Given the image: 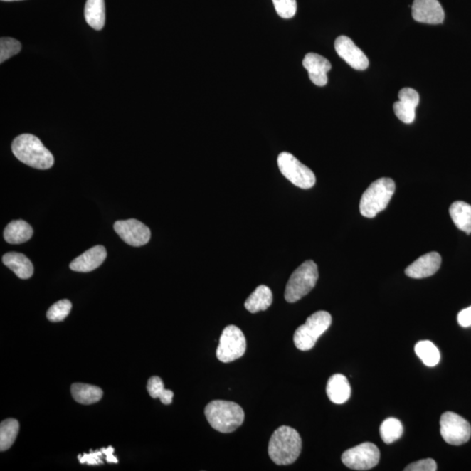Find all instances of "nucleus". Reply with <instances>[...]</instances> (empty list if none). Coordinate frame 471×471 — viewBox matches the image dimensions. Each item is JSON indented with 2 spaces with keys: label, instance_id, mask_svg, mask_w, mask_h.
Masks as SVG:
<instances>
[{
  "label": "nucleus",
  "instance_id": "f257e3e1",
  "mask_svg": "<svg viewBox=\"0 0 471 471\" xmlns=\"http://www.w3.org/2000/svg\"><path fill=\"white\" fill-rule=\"evenodd\" d=\"M301 449L302 441L298 431L291 427L281 426L270 439L268 454L277 465H289L298 459Z\"/></svg>",
  "mask_w": 471,
  "mask_h": 471
},
{
  "label": "nucleus",
  "instance_id": "f03ea898",
  "mask_svg": "<svg viewBox=\"0 0 471 471\" xmlns=\"http://www.w3.org/2000/svg\"><path fill=\"white\" fill-rule=\"evenodd\" d=\"M13 153L23 164L37 169H48L55 164V158L40 139L24 134L14 139Z\"/></svg>",
  "mask_w": 471,
  "mask_h": 471
},
{
  "label": "nucleus",
  "instance_id": "7ed1b4c3",
  "mask_svg": "<svg viewBox=\"0 0 471 471\" xmlns=\"http://www.w3.org/2000/svg\"><path fill=\"white\" fill-rule=\"evenodd\" d=\"M208 423L214 430L227 434L237 430L245 420V412L233 401L215 400L204 409Z\"/></svg>",
  "mask_w": 471,
  "mask_h": 471
},
{
  "label": "nucleus",
  "instance_id": "20e7f679",
  "mask_svg": "<svg viewBox=\"0 0 471 471\" xmlns=\"http://www.w3.org/2000/svg\"><path fill=\"white\" fill-rule=\"evenodd\" d=\"M396 191V184L390 179L374 181L362 195L360 211L363 217L373 218L387 208Z\"/></svg>",
  "mask_w": 471,
  "mask_h": 471
},
{
  "label": "nucleus",
  "instance_id": "39448f33",
  "mask_svg": "<svg viewBox=\"0 0 471 471\" xmlns=\"http://www.w3.org/2000/svg\"><path fill=\"white\" fill-rule=\"evenodd\" d=\"M319 280L318 266L312 260L304 262L292 274L285 287V299L295 303L308 295Z\"/></svg>",
  "mask_w": 471,
  "mask_h": 471
},
{
  "label": "nucleus",
  "instance_id": "423d86ee",
  "mask_svg": "<svg viewBox=\"0 0 471 471\" xmlns=\"http://www.w3.org/2000/svg\"><path fill=\"white\" fill-rule=\"evenodd\" d=\"M332 316L329 312L319 311L312 314L304 325L297 328L293 342L300 351L311 350L320 336L330 327Z\"/></svg>",
  "mask_w": 471,
  "mask_h": 471
},
{
  "label": "nucleus",
  "instance_id": "0eeeda50",
  "mask_svg": "<svg viewBox=\"0 0 471 471\" xmlns=\"http://www.w3.org/2000/svg\"><path fill=\"white\" fill-rule=\"evenodd\" d=\"M277 165L285 179L295 186L308 190L314 186L316 177L314 173L307 166L300 163L297 158L289 152H282L277 157Z\"/></svg>",
  "mask_w": 471,
  "mask_h": 471
},
{
  "label": "nucleus",
  "instance_id": "6e6552de",
  "mask_svg": "<svg viewBox=\"0 0 471 471\" xmlns=\"http://www.w3.org/2000/svg\"><path fill=\"white\" fill-rule=\"evenodd\" d=\"M246 339L240 328L231 325L223 329L220 336L217 358L223 363H229L238 360L245 354Z\"/></svg>",
  "mask_w": 471,
  "mask_h": 471
},
{
  "label": "nucleus",
  "instance_id": "1a4fd4ad",
  "mask_svg": "<svg viewBox=\"0 0 471 471\" xmlns=\"http://www.w3.org/2000/svg\"><path fill=\"white\" fill-rule=\"evenodd\" d=\"M380 450L372 443H363L342 454V462L347 468L355 470H369L380 461Z\"/></svg>",
  "mask_w": 471,
  "mask_h": 471
},
{
  "label": "nucleus",
  "instance_id": "9d476101",
  "mask_svg": "<svg viewBox=\"0 0 471 471\" xmlns=\"http://www.w3.org/2000/svg\"><path fill=\"white\" fill-rule=\"evenodd\" d=\"M444 441L451 445H462L469 441L471 426L469 422L454 412H445L440 420Z\"/></svg>",
  "mask_w": 471,
  "mask_h": 471
},
{
  "label": "nucleus",
  "instance_id": "9b49d317",
  "mask_svg": "<svg viewBox=\"0 0 471 471\" xmlns=\"http://www.w3.org/2000/svg\"><path fill=\"white\" fill-rule=\"evenodd\" d=\"M114 229L126 244L140 247L148 244L152 237L149 228L137 219L119 220Z\"/></svg>",
  "mask_w": 471,
  "mask_h": 471
},
{
  "label": "nucleus",
  "instance_id": "f8f14e48",
  "mask_svg": "<svg viewBox=\"0 0 471 471\" xmlns=\"http://www.w3.org/2000/svg\"><path fill=\"white\" fill-rule=\"evenodd\" d=\"M334 48L338 55L350 67L359 71L366 70L369 68L368 57L350 38L344 36L338 37L334 42Z\"/></svg>",
  "mask_w": 471,
  "mask_h": 471
},
{
  "label": "nucleus",
  "instance_id": "ddd939ff",
  "mask_svg": "<svg viewBox=\"0 0 471 471\" xmlns=\"http://www.w3.org/2000/svg\"><path fill=\"white\" fill-rule=\"evenodd\" d=\"M412 16L416 21L425 24H442L445 14L438 0H414Z\"/></svg>",
  "mask_w": 471,
  "mask_h": 471
},
{
  "label": "nucleus",
  "instance_id": "4468645a",
  "mask_svg": "<svg viewBox=\"0 0 471 471\" xmlns=\"http://www.w3.org/2000/svg\"><path fill=\"white\" fill-rule=\"evenodd\" d=\"M399 100L393 104V111L397 117L404 123H412L416 118V109L419 105L418 92L411 88H404L399 92Z\"/></svg>",
  "mask_w": 471,
  "mask_h": 471
},
{
  "label": "nucleus",
  "instance_id": "2eb2a0df",
  "mask_svg": "<svg viewBox=\"0 0 471 471\" xmlns=\"http://www.w3.org/2000/svg\"><path fill=\"white\" fill-rule=\"evenodd\" d=\"M303 67L308 71L309 78L316 86H326L328 82L327 73L332 65L325 57L314 53H309L303 60Z\"/></svg>",
  "mask_w": 471,
  "mask_h": 471
},
{
  "label": "nucleus",
  "instance_id": "dca6fc26",
  "mask_svg": "<svg viewBox=\"0 0 471 471\" xmlns=\"http://www.w3.org/2000/svg\"><path fill=\"white\" fill-rule=\"evenodd\" d=\"M441 263L442 258L438 253H427L408 266L405 273L412 279H424L434 275L438 271Z\"/></svg>",
  "mask_w": 471,
  "mask_h": 471
},
{
  "label": "nucleus",
  "instance_id": "f3484780",
  "mask_svg": "<svg viewBox=\"0 0 471 471\" xmlns=\"http://www.w3.org/2000/svg\"><path fill=\"white\" fill-rule=\"evenodd\" d=\"M106 258L105 247L96 245L73 260L70 264V269L78 272H90L102 265Z\"/></svg>",
  "mask_w": 471,
  "mask_h": 471
},
{
  "label": "nucleus",
  "instance_id": "a211bd4d",
  "mask_svg": "<svg viewBox=\"0 0 471 471\" xmlns=\"http://www.w3.org/2000/svg\"><path fill=\"white\" fill-rule=\"evenodd\" d=\"M327 395L335 404L346 403L351 396V387L346 377L341 374L332 376L327 381Z\"/></svg>",
  "mask_w": 471,
  "mask_h": 471
},
{
  "label": "nucleus",
  "instance_id": "6ab92c4d",
  "mask_svg": "<svg viewBox=\"0 0 471 471\" xmlns=\"http://www.w3.org/2000/svg\"><path fill=\"white\" fill-rule=\"evenodd\" d=\"M3 263L11 270L19 279L28 280L33 275V265L24 254L9 253L4 255Z\"/></svg>",
  "mask_w": 471,
  "mask_h": 471
},
{
  "label": "nucleus",
  "instance_id": "aec40b11",
  "mask_svg": "<svg viewBox=\"0 0 471 471\" xmlns=\"http://www.w3.org/2000/svg\"><path fill=\"white\" fill-rule=\"evenodd\" d=\"M33 230L28 222L15 220L9 223L4 231V238L11 245L22 244L32 238Z\"/></svg>",
  "mask_w": 471,
  "mask_h": 471
},
{
  "label": "nucleus",
  "instance_id": "412c9836",
  "mask_svg": "<svg viewBox=\"0 0 471 471\" xmlns=\"http://www.w3.org/2000/svg\"><path fill=\"white\" fill-rule=\"evenodd\" d=\"M273 296L271 289L265 285L256 288L249 298L246 300L245 307L247 311L256 314L260 311H265L271 307Z\"/></svg>",
  "mask_w": 471,
  "mask_h": 471
},
{
  "label": "nucleus",
  "instance_id": "4be33fe9",
  "mask_svg": "<svg viewBox=\"0 0 471 471\" xmlns=\"http://www.w3.org/2000/svg\"><path fill=\"white\" fill-rule=\"evenodd\" d=\"M85 18L92 28L102 30L106 21L105 1L87 0L85 6Z\"/></svg>",
  "mask_w": 471,
  "mask_h": 471
},
{
  "label": "nucleus",
  "instance_id": "5701e85b",
  "mask_svg": "<svg viewBox=\"0 0 471 471\" xmlns=\"http://www.w3.org/2000/svg\"><path fill=\"white\" fill-rule=\"evenodd\" d=\"M71 393L77 403L90 405L98 403L102 398L103 391L96 386L84 383L72 385Z\"/></svg>",
  "mask_w": 471,
  "mask_h": 471
},
{
  "label": "nucleus",
  "instance_id": "b1692460",
  "mask_svg": "<svg viewBox=\"0 0 471 471\" xmlns=\"http://www.w3.org/2000/svg\"><path fill=\"white\" fill-rule=\"evenodd\" d=\"M450 215L459 230L467 234L471 233V206L469 203L457 201L451 204Z\"/></svg>",
  "mask_w": 471,
  "mask_h": 471
},
{
  "label": "nucleus",
  "instance_id": "393cba45",
  "mask_svg": "<svg viewBox=\"0 0 471 471\" xmlns=\"http://www.w3.org/2000/svg\"><path fill=\"white\" fill-rule=\"evenodd\" d=\"M18 430L19 423L17 420L9 418L3 420L0 425V450L6 451L13 446Z\"/></svg>",
  "mask_w": 471,
  "mask_h": 471
},
{
  "label": "nucleus",
  "instance_id": "a878e982",
  "mask_svg": "<svg viewBox=\"0 0 471 471\" xmlns=\"http://www.w3.org/2000/svg\"><path fill=\"white\" fill-rule=\"evenodd\" d=\"M417 356L428 366H435L440 361V352L434 343L423 341L417 343L415 347Z\"/></svg>",
  "mask_w": 471,
  "mask_h": 471
},
{
  "label": "nucleus",
  "instance_id": "bb28decb",
  "mask_svg": "<svg viewBox=\"0 0 471 471\" xmlns=\"http://www.w3.org/2000/svg\"><path fill=\"white\" fill-rule=\"evenodd\" d=\"M149 396L154 399L159 398L162 403L169 405L172 403L174 393L171 390L165 389L163 380L160 377L150 378L147 385Z\"/></svg>",
  "mask_w": 471,
  "mask_h": 471
},
{
  "label": "nucleus",
  "instance_id": "cd10ccee",
  "mask_svg": "<svg viewBox=\"0 0 471 471\" xmlns=\"http://www.w3.org/2000/svg\"><path fill=\"white\" fill-rule=\"evenodd\" d=\"M381 439L387 444L397 441L403 434V426L398 419L388 418L380 428Z\"/></svg>",
  "mask_w": 471,
  "mask_h": 471
},
{
  "label": "nucleus",
  "instance_id": "c85d7f7f",
  "mask_svg": "<svg viewBox=\"0 0 471 471\" xmlns=\"http://www.w3.org/2000/svg\"><path fill=\"white\" fill-rule=\"evenodd\" d=\"M72 303L68 300L58 301L48 309L46 317L52 322H63L70 314Z\"/></svg>",
  "mask_w": 471,
  "mask_h": 471
},
{
  "label": "nucleus",
  "instance_id": "c756f323",
  "mask_svg": "<svg viewBox=\"0 0 471 471\" xmlns=\"http://www.w3.org/2000/svg\"><path fill=\"white\" fill-rule=\"evenodd\" d=\"M22 48L21 42L14 38H1L0 40V63H5L11 57L18 55Z\"/></svg>",
  "mask_w": 471,
  "mask_h": 471
},
{
  "label": "nucleus",
  "instance_id": "7c9ffc66",
  "mask_svg": "<svg viewBox=\"0 0 471 471\" xmlns=\"http://www.w3.org/2000/svg\"><path fill=\"white\" fill-rule=\"evenodd\" d=\"M277 14L283 18L295 17L297 11L296 0H272Z\"/></svg>",
  "mask_w": 471,
  "mask_h": 471
},
{
  "label": "nucleus",
  "instance_id": "2f4dec72",
  "mask_svg": "<svg viewBox=\"0 0 471 471\" xmlns=\"http://www.w3.org/2000/svg\"><path fill=\"white\" fill-rule=\"evenodd\" d=\"M438 465L433 459L428 458L411 463L405 468V471H435Z\"/></svg>",
  "mask_w": 471,
  "mask_h": 471
},
{
  "label": "nucleus",
  "instance_id": "473e14b6",
  "mask_svg": "<svg viewBox=\"0 0 471 471\" xmlns=\"http://www.w3.org/2000/svg\"><path fill=\"white\" fill-rule=\"evenodd\" d=\"M103 453L102 450L91 451L90 454H84L79 455V461L80 463H87L88 465H102V461Z\"/></svg>",
  "mask_w": 471,
  "mask_h": 471
},
{
  "label": "nucleus",
  "instance_id": "72a5a7b5",
  "mask_svg": "<svg viewBox=\"0 0 471 471\" xmlns=\"http://www.w3.org/2000/svg\"><path fill=\"white\" fill-rule=\"evenodd\" d=\"M457 322L459 325L462 327H471V307L463 309V310L459 312Z\"/></svg>",
  "mask_w": 471,
  "mask_h": 471
},
{
  "label": "nucleus",
  "instance_id": "f704fd0d",
  "mask_svg": "<svg viewBox=\"0 0 471 471\" xmlns=\"http://www.w3.org/2000/svg\"><path fill=\"white\" fill-rule=\"evenodd\" d=\"M102 451L104 455H106L107 462L110 463L118 462V459L115 457V455H113L115 451L113 447L110 446L109 448H107V449H105V448H103V449H102Z\"/></svg>",
  "mask_w": 471,
  "mask_h": 471
},
{
  "label": "nucleus",
  "instance_id": "c9c22d12",
  "mask_svg": "<svg viewBox=\"0 0 471 471\" xmlns=\"http://www.w3.org/2000/svg\"><path fill=\"white\" fill-rule=\"evenodd\" d=\"M2 1H17V0H2Z\"/></svg>",
  "mask_w": 471,
  "mask_h": 471
}]
</instances>
